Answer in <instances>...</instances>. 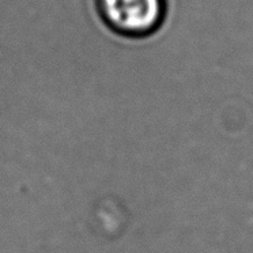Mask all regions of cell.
<instances>
[{"label": "cell", "instance_id": "cell-1", "mask_svg": "<svg viewBox=\"0 0 253 253\" xmlns=\"http://www.w3.org/2000/svg\"><path fill=\"white\" fill-rule=\"evenodd\" d=\"M97 8L113 33L129 39L154 36L168 17V0H97Z\"/></svg>", "mask_w": 253, "mask_h": 253}]
</instances>
